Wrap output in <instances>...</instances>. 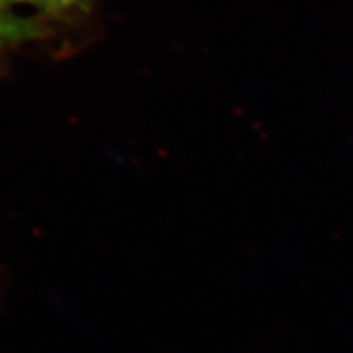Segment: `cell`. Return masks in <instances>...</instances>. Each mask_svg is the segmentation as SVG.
<instances>
[{
	"instance_id": "6da1fadb",
	"label": "cell",
	"mask_w": 353,
	"mask_h": 353,
	"mask_svg": "<svg viewBox=\"0 0 353 353\" xmlns=\"http://www.w3.org/2000/svg\"><path fill=\"white\" fill-rule=\"evenodd\" d=\"M13 8L27 9L49 32L50 49L59 56L77 52L88 41L92 22L103 0H8Z\"/></svg>"
},
{
	"instance_id": "7a4b0ae2",
	"label": "cell",
	"mask_w": 353,
	"mask_h": 353,
	"mask_svg": "<svg viewBox=\"0 0 353 353\" xmlns=\"http://www.w3.org/2000/svg\"><path fill=\"white\" fill-rule=\"evenodd\" d=\"M27 45L50 47L49 32L34 17L13 8L8 0H0V68L11 54Z\"/></svg>"
}]
</instances>
